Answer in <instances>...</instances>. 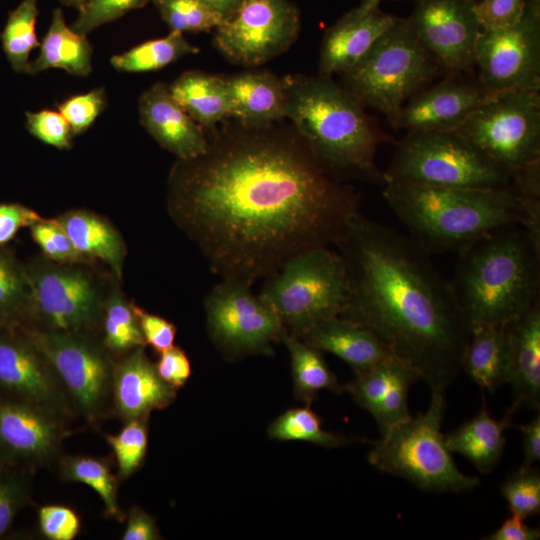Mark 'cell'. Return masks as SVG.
<instances>
[{
	"label": "cell",
	"mask_w": 540,
	"mask_h": 540,
	"mask_svg": "<svg viewBox=\"0 0 540 540\" xmlns=\"http://www.w3.org/2000/svg\"><path fill=\"white\" fill-rule=\"evenodd\" d=\"M107 105L103 87L77 94L58 105V111L68 122L73 136L84 133Z\"/></svg>",
	"instance_id": "ee69618b"
},
{
	"label": "cell",
	"mask_w": 540,
	"mask_h": 540,
	"mask_svg": "<svg viewBox=\"0 0 540 540\" xmlns=\"http://www.w3.org/2000/svg\"><path fill=\"white\" fill-rule=\"evenodd\" d=\"M479 411L452 432L444 435L447 448L458 453L483 474L490 473L499 462L506 443L505 431L512 426L513 415L508 412L501 420H495L482 397Z\"/></svg>",
	"instance_id": "83f0119b"
},
{
	"label": "cell",
	"mask_w": 540,
	"mask_h": 540,
	"mask_svg": "<svg viewBox=\"0 0 540 540\" xmlns=\"http://www.w3.org/2000/svg\"><path fill=\"white\" fill-rule=\"evenodd\" d=\"M30 231L44 258L64 264L92 265L76 250L56 218H42L30 227Z\"/></svg>",
	"instance_id": "b9f144b4"
},
{
	"label": "cell",
	"mask_w": 540,
	"mask_h": 540,
	"mask_svg": "<svg viewBox=\"0 0 540 540\" xmlns=\"http://www.w3.org/2000/svg\"><path fill=\"white\" fill-rule=\"evenodd\" d=\"M86 417L99 416L111 392L113 362L89 333L43 331L20 324Z\"/></svg>",
	"instance_id": "9a60e30c"
},
{
	"label": "cell",
	"mask_w": 540,
	"mask_h": 540,
	"mask_svg": "<svg viewBox=\"0 0 540 540\" xmlns=\"http://www.w3.org/2000/svg\"><path fill=\"white\" fill-rule=\"evenodd\" d=\"M29 297L25 265L0 246V329L23 323Z\"/></svg>",
	"instance_id": "74e56055"
},
{
	"label": "cell",
	"mask_w": 540,
	"mask_h": 540,
	"mask_svg": "<svg viewBox=\"0 0 540 540\" xmlns=\"http://www.w3.org/2000/svg\"><path fill=\"white\" fill-rule=\"evenodd\" d=\"M155 368L159 377L176 390L185 385L192 373L186 352L175 345L159 353Z\"/></svg>",
	"instance_id": "f907efd6"
},
{
	"label": "cell",
	"mask_w": 540,
	"mask_h": 540,
	"mask_svg": "<svg viewBox=\"0 0 540 540\" xmlns=\"http://www.w3.org/2000/svg\"><path fill=\"white\" fill-rule=\"evenodd\" d=\"M211 131L203 154L173 165L167 211L216 275L252 285L301 252L337 245L360 194L293 128L235 121Z\"/></svg>",
	"instance_id": "6da1fadb"
},
{
	"label": "cell",
	"mask_w": 540,
	"mask_h": 540,
	"mask_svg": "<svg viewBox=\"0 0 540 540\" xmlns=\"http://www.w3.org/2000/svg\"><path fill=\"white\" fill-rule=\"evenodd\" d=\"M457 253L450 285L470 331L505 326L540 300V236L525 226L496 228Z\"/></svg>",
	"instance_id": "5b68a950"
},
{
	"label": "cell",
	"mask_w": 540,
	"mask_h": 540,
	"mask_svg": "<svg viewBox=\"0 0 540 540\" xmlns=\"http://www.w3.org/2000/svg\"><path fill=\"white\" fill-rule=\"evenodd\" d=\"M147 419L126 421L117 434L105 436L115 455L120 479L130 477L144 462L148 448Z\"/></svg>",
	"instance_id": "ab89813d"
},
{
	"label": "cell",
	"mask_w": 540,
	"mask_h": 540,
	"mask_svg": "<svg viewBox=\"0 0 540 540\" xmlns=\"http://www.w3.org/2000/svg\"><path fill=\"white\" fill-rule=\"evenodd\" d=\"M517 428L522 434L523 462L521 468L532 467L540 460V413L524 425Z\"/></svg>",
	"instance_id": "11a10c76"
},
{
	"label": "cell",
	"mask_w": 540,
	"mask_h": 540,
	"mask_svg": "<svg viewBox=\"0 0 540 540\" xmlns=\"http://www.w3.org/2000/svg\"><path fill=\"white\" fill-rule=\"evenodd\" d=\"M447 73L436 85L422 88L401 108L395 129L415 131L457 130L468 117L492 97L476 75Z\"/></svg>",
	"instance_id": "e0dca14e"
},
{
	"label": "cell",
	"mask_w": 540,
	"mask_h": 540,
	"mask_svg": "<svg viewBox=\"0 0 540 540\" xmlns=\"http://www.w3.org/2000/svg\"><path fill=\"white\" fill-rule=\"evenodd\" d=\"M144 347L125 353L113 364L111 394L115 411L124 421L148 418L176 398V389L159 377Z\"/></svg>",
	"instance_id": "7402d4cb"
},
{
	"label": "cell",
	"mask_w": 540,
	"mask_h": 540,
	"mask_svg": "<svg viewBox=\"0 0 540 540\" xmlns=\"http://www.w3.org/2000/svg\"><path fill=\"white\" fill-rule=\"evenodd\" d=\"M419 380L421 377L415 369L390 356L355 374L354 379L344 385V391L372 415L383 435L411 417L408 393L411 385Z\"/></svg>",
	"instance_id": "ffe728a7"
},
{
	"label": "cell",
	"mask_w": 540,
	"mask_h": 540,
	"mask_svg": "<svg viewBox=\"0 0 540 540\" xmlns=\"http://www.w3.org/2000/svg\"><path fill=\"white\" fill-rule=\"evenodd\" d=\"M171 31L208 32L224 19L202 0H153Z\"/></svg>",
	"instance_id": "f35d334b"
},
{
	"label": "cell",
	"mask_w": 540,
	"mask_h": 540,
	"mask_svg": "<svg viewBox=\"0 0 540 540\" xmlns=\"http://www.w3.org/2000/svg\"><path fill=\"white\" fill-rule=\"evenodd\" d=\"M26 127L31 135L47 145L57 149H70L72 146L71 128L58 110L26 112Z\"/></svg>",
	"instance_id": "f6af8a7d"
},
{
	"label": "cell",
	"mask_w": 540,
	"mask_h": 540,
	"mask_svg": "<svg viewBox=\"0 0 540 540\" xmlns=\"http://www.w3.org/2000/svg\"><path fill=\"white\" fill-rule=\"evenodd\" d=\"M282 80L284 118L318 163L340 181L384 185L376 154L391 137L364 107L331 78L294 75Z\"/></svg>",
	"instance_id": "277c9868"
},
{
	"label": "cell",
	"mask_w": 540,
	"mask_h": 540,
	"mask_svg": "<svg viewBox=\"0 0 540 540\" xmlns=\"http://www.w3.org/2000/svg\"><path fill=\"white\" fill-rule=\"evenodd\" d=\"M214 11H216L224 22L229 19L237 10L243 0H202Z\"/></svg>",
	"instance_id": "9f6ffc18"
},
{
	"label": "cell",
	"mask_w": 540,
	"mask_h": 540,
	"mask_svg": "<svg viewBox=\"0 0 540 540\" xmlns=\"http://www.w3.org/2000/svg\"><path fill=\"white\" fill-rule=\"evenodd\" d=\"M540 538V530L528 526L524 519L511 513L501 526L487 540H537Z\"/></svg>",
	"instance_id": "db71d44e"
},
{
	"label": "cell",
	"mask_w": 540,
	"mask_h": 540,
	"mask_svg": "<svg viewBox=\"0 0 540 540\" xmlns=\"http://www.w3.org/2000/svg\"><path fill=\"white\" fill-rule=\"evenodd\" d=\"M431 394L424 413L411 416L380 435L368 461L378 471L402 477L423 491H471L479 485V479L457 468L441 433L444 393Z\"/></svg>",
	"instance_id": "52a82bcc"
},
{
	"label": "cell",
	"mask_w": 540,
	"mask_h": 540,
	"mask_svg": "<svg viewBox=\"0 0 540 540\" xmlns=\"http://www.w3.org/2000/svg\"><path fill=\"white\" fill-rule=\"evenodd\" d=\"M299 30V11L291 1L243 0L216 28L214 44L230 62L255 67L288 50Z\"/></svg>",
	"instance_id": "5bb4252c"
},
{
	"label": "cell",
	"mask_w": 540,
	"mask_h": 540,
	"mask_svg": "<svg viewBox=\"0 0 540 540\" xmlns=\"http://www.w3.org/2000/svg\"><path fill=\"white\" fill-rule=\"evenodd\" d=\"M161 535L156 519L138 506L130 508L123 540H158Z\"/></svg>",
	"instance_id": "f5cc1de1"
},
{
	"label": "cell",
	"mask_w": 540,
	"mask_h": 540,
	"mask_svg": "<svg viewBox=\"0 0 540 540\" xmlns=\"http://www.w3.org/2000/svg\"><path fill=\"white\" fill-rule=\"evenodd\" d=\"M33 209L18 203H0V246H4L24 227L41 220Z\"/></svg>",
	"instance_id": "816d5d0a"
},
{
	"label": "cell",
	"mask_w": 540,
	"mask_h": 540,
	"mask_svg": "<svg viewBox=\"0 0 540 540\" xmlns=\"http://www.w3.org/2000/svg\"><path fill=\"white\" fill-rule=\"evenodd\" d=\"M28 498V478L18 472L0 469V537L10 529Z\"/></svg>",
	"instance_id": "bcb514c9"
},
{
	"label": "cell",
	"mask_w": 540,
	"mask_h": 540,
	"mask_svg": "<svg viewBox=\"0 0 540 540\" xmlns=\"http://www.w3.org/2000/svg\"><path fill=\"white\" fill-rule=\"evenodd\" d=\"M439 70L407 19L398 18L352 68L340 74V86L363 107L383 114L395 128L403 105Z\"/></svg>",
	"instance_id": "ba28073f"
},
{
	"label": "cell",
	"mask_w": 540,
	"mask_h": 540,
	"mask_svg": "<svg viewBox=\"0 0 540 540\" xmlns=\"http://www.w3.org/2000/svg\"><path fill=\"white\" fill-rule=\"evenodd\" d=\"M38 524L41 533L49 540H72L81 529V521L76 511L56 504L39 508Z\"/></svg>",
	"instance_id": "7dc6e473"
},
{
	"label": "cell",
	"mask_w": 540,
	"mask_h": 540,
	"mask_svg": "<svg viewBox=\"0 0 540 540\" xmlns=\"http://www.w3.org/2000/svg\"><path fill=\"white\" fill-rule=\"evenodd\" d=\"M90 266L43 256L25 265L29 297L21 324L62 333H89L98 326L108 289Z\"/></svg>",
	"instance_id": "30bf717a"
},
{
	"label": "cell",
	"mask_w": 540,
	"mask_h": 540,
	"mask_svg": "<svg viewBox=\"0 0 540 540\" xmlns=\"http://www.w3.org/2000/svg\"><path fill=\"white\" fill-rule=\"evenodd\" d=\"M397 19L379 7L359 5L345 13L324 34L319 76L331 78L352 68Z\"/></svg>",
	"instance_id": "603a6c76"
},
{
	"label": "cell",
	"mask_w": 540,
	"mask_h": 540,
	"mask_svg": "<svg viewBox=\"0 0 540 540\" xmlns=\"http://www.w3.org/2000/svg\"><path fill=\"white\" fill-rule=\"evenodd\" d=\"M145 343L158 354L174 345L176 326L169 320L132 303Z\"/></svg>",
	"instance_id": "681fc988"
},
{
	"label": "cell",
	"mask_w": 540,
	"mask_h": 540,
	"mask_svg": "<svg viewBox=\"0 0 540 540\" xmlns=\"http://www.w3.org/2000/svg\"><path fill=\"white\" fill-rule=\"evenodd\" d=\"M208 334L228 358L272 355L273 343L286 331L278 315L251 291V285L222 279L207 294Z\"/></svg>",
	"instance_id": "7c38bea8"
},
{
	"label": "cell",
	"mask_w": 540,
	"mask_h": 540,
	"mask_svg": "<svg viewBox=\"0 0 540 540\" xmlns=\"http://www.w3.org/2000/svg\"><path fill=\"white\" fill-rule=\"evenodd\" d=\"M457 131L512 173L540 164V94H498L478 107Z\"/></svg>",
	"instance_id": "8fae6325"
},
{
	"label": "cell",
	"mask_w": 540,
	"mask_h": 540,
	"mask_svg": "<svg viewBox=\"0 0 540 540\" xmlns=\"http://www.w3.org/2000/svg\"><path fill=\"white\" fill-rule=\"evenodd\" d=\"M280 342L289 352L297 398L311 405L321 390H330L337 394L344 392V385L339 383L330 370L321 351L287 331L282 334Z\"/></svg>",
	"instance_id": "1f68e13d"
},
{
	"label": "cell",
	"mask_w": 540,
	"mask_h": 540,
	"mask_svg": "<svg viewBox=\"0 0 540 540\" xmlns=\"http://www.w3.org/2000/svg\"><path fill=\"white\" fill-rule=\"evenodd\" d=\"M501 494L511 513L526 519L540 511V473L534 466L510 474L501 484Z\"/></svg>",
	"instance_id": "60d3db41"
},
{
	"label": "cell",
	"mask_w": 540,
	"mask_h": 540,
	"mask_svg": "<svg viewBox=\"0 0 540 540\" xmlns=\"http://www.w3.org/2000/svg\"><path fill=\"white\" fill-rule=\"evenodd\" d=\"M382 0H361L360 6L363 8L371 9L379 7Z\"/></svg>",
	"instance_id": "680465c9"
},
{
	"label": "cell",
	"mask_w": 540,
	"mask_h": 540,
	"mask_svg": "<svg viewBox=\"0 0 540 540\" xmlns=\"http://www.w3.org/2000/svg\"><path fill=\"white\" fill-rule=\"evenodd\" d=\"M39 54L29 64L32 75L50 68L85 77L92 70V46L86 35L68 27L61 9H54L50 26L39 45Z\"/></svg>",
	"instance_id": "f1b7e54d"
},
{
	"label": "cell",
	"mask_w": 540,
	"mask_h": 540,
	"mask_svg": "<svg viewBox=\"0 0 540 540\" xmlns=\"http://www.w3.org/2000/svg\"><path fill=\"white\" fill-rule=\"evenodd\" d=\"M142 126L177 160L203 154L209 144L206 130L196 123L170 93L169 86L158 82L139 98Z\"/></svg>",
	"instance_id": "44dd1931"
},
{
	"label": "cell",
	"mask_w": 540,
	"mask_h": 540,
	"mask_svg": "<svg viewBox=\"0 0 540 540\" xmlns=\"http://www.w3.org/2000/svg\"><path fill=\"white\" fill-rule=\"evenodd\" d=\"M173 98L205 130L228 118L225 78L201 71H187L170 86Z\"/></svg>",
	"instance_id": "4dcf8cb0"
},
{
	"label": "cell",
	"mask_w": 540,
	"mask_h": 540,
	"mask_svg": "<svg viewBox=\"0 0 540 540\" xmlns=\"http://www.w3.org/2000/svg\"><path fill=\"white\" fill-rule=\"evenodd\" d=\"M475 67L477 79L491 97L509 91H540V0H526L516 24L481 30Z\"/></svg>",
	"instance_id": "4fadbf2b"
},
{
	"label": "cell",
	"mask_w": 540,
	"mask_h": 540,
	"mask_svg": "<svg viewBox=\"0 0 540 540\" xmlns=\"http://www.w3.org/2000/svg\"><path fill=\"white\" fill-rule=\"evenodd\" d=\"M101 317L102 345L111 353L125 354L145 346L137 317L130 302L117 284L116 277L109 285Z\"/></svg>",
	"instance_id": "d6a6232c"
},
{
	"label": "cell",
	"mask_w": 540,
	"mask_h": 540,
	"mask_svg": "<svg viewBox=\"0 0 540 540\" xmlns=\"http://www.w3.org/2000/svg\"><path fill=\"white\" fill-rule=\"evenodd\" d=\"M63 429L55 412L0 394V457L9 464H42L57 453Z\"/></svg>",
	"instance_id": "d6986e66"
},
{
	"label": "cell",
	"mask_w": 540,
	"mask_h": 540,
	"mask_svg": "<svg viewBox=\"0 0 540 540\" xmlns=\"http://www.w3.org/2000/svg\"><path fill=\"white\" fill-rule=\"evenodd\" d=\"M526 0H481L476 13L482 29H500L516 24L522 17Z\"/></svg>",
	"instance_id": "c3c4849f"
},
{
	"label": "cell",
	"mask_w": 540,
	"mask_h": 540,
	"mask_svg": "<svg viewBox=\"0 0 540 540\" xmlns=\"http://www.w3.org/2000/svg\"><path fill=\"white\" fill-rule=\"evenodd\" d=\"M65 480L89 486L100 497L107 517L121 521L123 514L118 504V480L109 464L92 456H69L61 465Z\"/></svg>",
	"instance_id": "d590c367"
},
{
	"label": "cell",
	"mask_w": 540,
	"mask_h": 540,
	"mask_svg": "<svg viewBox=\"0 0 540 540\" xmlns=\"http://www.w3.org/2000/svg\"><path fill=\"white\" fill-rule=\"evenodd\" d=\"M61 383L20 324L0 329V391L57 413L64 404Z\"/></svg>",
	"instance_id": "ac0fdd59"
},
{
	"label": "cell",
	"mask_w": 540,
	"mask_h": 540,
	"mask_svg": "<svg viewBox=\"0 0 540 540\" xmlns=\"http://www.w3.org/2000/svg\"><path fill=\"white\" fill-rule=\"evenodd\" d=\"M349 282L340 316L444 393L461 371L470 329L447 281L412 238L357 213L337 243Z\"/></svg>",
	"instance_id": "7a4b0ae2"
},
{
	"label": "cell",
	"mask_w": 540,
	"mask_h": 540,
	"mask_svg": "<svg viewBox=\"0 0 540 540\" xmlns=\"http://www.w3.org/2000/svg\"><path fill=\"white\" fill-rule=\"evenodd\" d=\"M63 5L77 8L78 10L88 1V0H59Z\"/></svg>",
	"instance_id": "6f0895ef"
},
{
	"label": "cell",
	"mask_w": 540,
	"mask_h": 540,
	"mask_svg": "<svg viewBox=\"0 0 540 540\" xmlns=\"http://www.w3.org/2000/svg\"><path fill=\"white\" fill-rule=\"evenodd\" d=\"M56 219L82 256L92 264L103 262L113 276L122 278L126 245L119 231L107 219L86 209H71Z\"/></svg>",
	"instance_id": "4316f807"
},
{
	"label": "cell",
	"mask_w": 540,
	"mask_h": 540,
	"mask_svg": "<svg viewBox=\"0 0 540 540\" xmlns=\"http://www.w3.org/2000/svg\"><path fill=\"white\" fill-rule=\"evenodd\" d=\"M300 339L321 352L339 357L354 374L393 356L371 330L340 315L321 322Z\"/></svg>",
	"instance_id": "484cf974"
},
{
	"label": "cell",
	"mask_w": 540,
	"mask_h": 540,
	"mask_svg": "<svg viewBox=\"0 0 540 540\" xmlns=\"http://www.w3.org/2000/svg\"><path fill=\"white\" fill-rule=\"evenodd\" d=\"M228 118L247 127H264L284 118L283 80L266 71L242 72L225 78Z\"/></svg>",
	"instance_id": "d4e9b609"
},
{
	"label": "cell",
	"mask_w": 540,
	"mask_h": 540,
	"mask_svg": "<svg viewBox=\"0 0 540 540\" xmlns=\"http://www.w3.org/2000/svg\"><path fill=\"white\" fill-rule=\"evenodd\" d=\"M198 52L199 49L188 42L183 33L170 31L162 38L145 41L121 54L114 55L110 63L118 71L149 72L159 70L184 56Z\"/></svg>",
	"instance_id": "836d02e7"
},
{
	"label": "cell",
	"mask_w": 540,
	"mask_h": 540,
	"mask_svg": "<svg viewBox=\"0 0 540 540\" xmlns=\"http://www.w3.org/2000/svg\"><path fill=\"white\" fill-rule=\"evenodd\" d=\"M461 370L490 393L509 379V346L505 326L481 327L471 331Z\"/></svg>",
	"instance_id": "f546056e"
},
{
	"label": "cell",
	"mask_w": 540,
	"mask_h": 540,
	"mask_svg": "<svg viewBox=\"0 0 540 540\" xmlns=\"http://www.w3.org/2000/svg\"><path fill=\"white\" fill-rule=\"evenodd\" d=\"M150 0H88L78 11L71 28L86 35L115 21L126 13L145 6Z\"/></svg>",
	"instance_id": "7bdbcfd3"
},
{
	"label": "cell",
	"mask_w": 540,
	"mask_h": 540,
	"mask_svg": "<svg viewBox=\"0 0 540 540\" xmlns=\"http://www.w3.org/2000/svg\"><path fill=\"white\" fill-rule=\"evenodd\" d=\"M383 174L385 183L434 187L503 188L513 184L511 171L457 130L408 132L395 144Z\"/></svg>",
	"instance_id": "8992f818"
},
{
	"label": "cell",
	"mask_w": 540,
	"mask_h": 540,
	"mask_svg": "<svg viewBox=\"0 0 540 540\" xmlns=\"http://www.w3.org/2000/svg\"><path fill=\"white\" fill-rule=\"evenodd\" d=\"M267 433L274 440L304 441L327 448L351 442L349 438L324 430L320 417L310 408V404L286 410L271 422Z\"/></svg>",
	"instance_id": "8d00e7d4"
},
{
	"label": "cell",
	"mask_w": 540,
	"mask_h": 540,
	"mask_svg": "<svg viewBox=\"0 0 540 540\" xmlns=\"http://www.w3.org/2000/svg\"><path fill=\"white\" fill-rule=\"evenodd\" d=\"M38 0H22L10 11L0 35L3 51L17 73L29 71V55L40 45L36 34Z\"/></svg>",
	"instance_id": "e575fe53"
},
{
	"label": "cell",
	"mask_w": 540,
	"mask_h": 540,
	"mask_svg": "<svg viewBox=\"0 0 540 540\" xmlns=\"http://www.w3.org/2000/svg\"><path fill=\"white\" fill-rule=\"evenodd\" d=\"M509 346V379L513 401L507 411L540 410V300L505 325Z\"/></svg>",
	"instance_id": "cb8c5ba5"
},
{
	"label": "cell",
	"mask_w": 540,
	"mask_h": 540,
	"mask_svg": "<svg viewBox=\"0 0 540 540\" xmlns=\"http://www.w3.org/2000/svg\"><path fill=\"white\" fill-rule=\"evenodd\" d=\"M265 279L258 297L298 338L340 315L349 298L344 260L329 247L301 252Z\"/></svg>",
	"instance_id": "9c48e42d"
},
{
	"label": "cell",
	"mask_w": 540,
	"mask_h": 540,
	"mask_svg": "<svg viewBox=\"0 0 540 540\" xmlns=\"http://www.w3.org/2000/svg\"><path fill=\"white\" fill-rule=\"evenodd\" d=\"M407 22L441 69L447 73L472 72L482 30L475 0H416Z\"/></svg>",
	"instance_id": "2e32d148"
},
{
	"label": "cell",
	"mask_w": 540,
	"mask_h": 540,
	"mask_svg": "<svg viewBox=\"0 0 540 540\" xmlns=\"http://www.w3.org/2000/svg\"><path fill=\"white\" fill-rule=\"evenodd\" d=\"M383 197L427 253L458 251L496 228L520 224L540 236V199L514 183L503 188H449L386 182Z\"/></svg>",
	"instance_id": "3957f363"
}]
</instances>
